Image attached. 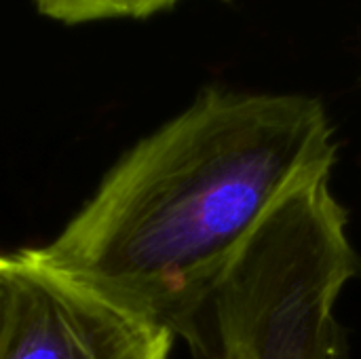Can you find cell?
<instances>
[{"label":"cell","mask_w":361,"mask_h":359,"mask_svg":"<svg viewBox=\"0 0 361 359\" xmlns=\"http://www.w3.org/2000/svg\"><path fill=\"white\" fill-rule=\"evenodd\" d=\"M104 2V19L108 17H150L173 6L180 0H102Z\"/></svg>","instance_id":"5b68a950"},{"label":"cell","mask_w":361,"mask_h":359,"mask_svg":"<svg viewBox=\"0 0 361 359\" xmlns=\"http://www.w3.org/2000/svg\"><path fill=\"white\" fill-rule=\"evenodd\" d=\"M173 336L11 256L0 359H169Z\"/></svg>","instance_id":"3957f363"},{"label":"cell","mask_w":361,"mask_h":359,"mask_svg":"<svg viewBox=\"0 0 361 359\" xmlns=\"http://www.w3.org/2000/svg\"><path fill=\"white\" fill-rule=\"evenodd\" d=\"M6 260H8V256H0V267H2V264H4Z\"/></svg>","instance_id":"ba28073f"},{"label":"cell","mask_w":361,"mask_h":359,"mask_svg":"<svg viewBox=\"0 0 361 359\" xmlns=\"http://www.w3.org/2000/svg\"><path fill=\"white\" fill-rule=\"evenodd\" d=\"M8 267H11V256L0 267V330H2L4 313H6V303H8Z\"/></svg>","instance_id":"8992f818"},{"label":"cell","mask_w":361,"mask_h":359,"mask_svg":"<svg viewBox=\"0 0 361 359\" xmlns=\"http://www.w3.org/2000/svg\"><path fill=\"white\" fill-rule=\"evenodd\" d=\"M332 171L290 190L222 273L190 339L199 359H347L334 307L360 273Z\"/></svg>","instance_id":"7a4b0ae2"},{"label":"cell","mask_w":361,"mask_h":359,"mask_svg":"<svg viewBox=\"0 0 361 359\" xmlns=\"http://www.w3.org/2000/svg\"><path fill=\"white\" fill-rule=\"evenodd\" d=\"M336 152L322 99L209 87L131 146L51 243L19 256L188 341L256 226Z\"/></svg>","instance_id":"6da1fadb"},{"label":"cell","mask_w":361,"mask_h":359,"mask_svg":"<svg viewBox=\"0 0 361 359\" xmlns=\"http://www.w3.org/2000/svg\"><path fill=\"white\" fill-rule=\"evenodd\" d=\"M36 8L61 23H85L104 19L102 0H34Z\"/></svg>","instance_id":"277c9868"},{"label":"cell","mask_w":361,"mask_h":359,"mask_svg":"<svg viewBox=\"0 0 361 359\" xmlns=\"http://www.w3.org/2000/svg\"><path fill=\"white\" fill-rule=\"evenodd\" d=\"M212 359H241L239 355H233V353H222V355H216V358Z\"/></svg>","instance_id":"52a82bcc"}]
</instances>
